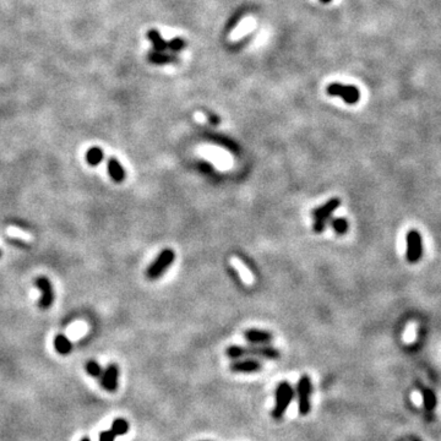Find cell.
Instances as JSON below:
<instances>
[{
	"label": "cell",
	"instance_id": "cell-4",
	"mask_svg": "<svg viewBox=\"0 0 441 441\" xmlns=\"http://www.w3.org/2000/svg\"><path fill=\"white\" fill-rule=\"evenodd\" d=\"M313 391V383L308 375H303L297 383L298 409L300 415H308L310 412V396Z\"/></svg>",
	"mask_w": 441,
	"mask_h": 441
},
{
	"label": "cell",
	"instance_id": "cell-9",
	"mask_svg": "<svg viewBox=\"0 0 441 441\" xmlns=\"http://www.w3.org/2000/svg\"><path fill=\"white\" fill-rule=\"evenodd\" d=\"M229 369L233 372H245V374H250V372H257L262 369V364L260 363L257 359L254 358H240V359L232 360V363L229 364Z\"/></svg>",
	"mask_w": 441,
	"mask_h": 441
},
{
	"label": "cell",
	"instance_id": "cell-24",
	"mask_svg": "<svg viewBox=\"0 0 441 441\" xmlns=\"http://www.w3.org/2000/svg\"><path fill=\"white\" fill-rule=\"evenodd\" d=\"M320 2L324 3V4H328V3H331V2H332V0H320Z\"/></svg>",
	"mask_w": 441,
	"mask_h": 441
},
{
	"label": "cell",
	"instance_id": "cell-19",
	"mask_svg": "<svg viewBox=\"0 0 441 441\" xmlns=\"http://www.w3.org/2000/svg\"><path fill=\"white\" fill-rule=\"evenodd\" d=\"M421 397H423L424 408L429 412L434 409L435 406H436V396H435V393L431 390H428V388H423L421 390Z\"/></svg>",
	"mask_w": 441,
	"mask_h": 441
},
{
	"label": "cell",
	"instance_id": "cell-16",
	"mask_svg": "<svg viewBox=\"0 0 441 441\" xmlns=\"http://www.w3.org/2000/svg\"><path fill=\"white\" fill-rule=\"evenodd\" d=\"M103 158H105V153H103L102 149L97 146H93L89 151L86 152V162L90 164V166L96 167L98 164L102 163Z\"/></svg>",
	"mask_w": 441,
	"mask_h": 441
},
{
	"label": "cell",
	"instance_id": "cell-2",
	"mask_svg": "<svg viewBox=\"0 0 441 441\" xmlns=\"http://www.w3.org/2000/svg\"><path fill=\"white\" fill-rule=\"evenodd\" d=\"M275 395L276 403L271 414H272V418L281 419L286 413V410L288 409L290 402L294 398L295 391L288 381H281L276 387Z\"/></svg>",
	"mask_w": 441,
	"mask_h": 441
},
{
	"label": "cell",
	"instance_id": "cell-17",
	"mask_svg": "<svg viewBox=\"0 0 441 441\" xmlns=\"http://www.w3.org/2000/svg\"><path fill=\"white\" fill-rule=\"evenodd\" d=\"M330 224H331V228L336 232V234L338 235H343L348 232L349 228V223L348 221L346 220L344 217H335V218H330Z\"/></svg>",
	"mask_w": 441,
	"mask_h": 441
},
{
	"label": "cell",
	"instance_id": "cell-25",
	"mask_svg": "<svg viewBox=\"0 0 441 441\" xmlns=\"http://www.w3.org/2000/svg\"><path fill=\"white\" fill-rule=\"evenodd\" d=\"M81 441H91V439L90 437H82Z\"/></svg>",
	"mask_w": 441,
	"mask_h": 441
},
{
	"label": "cell",
	"instance_id": "cell-3",
	"mask_svg": "<svg viewBox=\"0 0 441 441\" xmlns=\"http://www.w3.org/2000/svg\"><path fill=\"white\" fill-rule=\"evenodd\" d=\"M175 260V253L173 249H163L157 257L151 262L146 270V277L151 281L162 277V275L172 266Z\"/></svg>",
	"mask_w": 441,
	"mask_h": 441
},
{
	"label": "cell",
	"instance_id": "cell-7",
	"mask_svg": "<svg viewBox=\"0 0 441 441\" xmlns=\"http://www.w3.org/2000/svg\"><path fill=\"white\" fill-rule=\"evenodd\" d=\"M341 206V199L332 198L325 202L324 205H320L319 207L311 211V217L314 221H322L328 222L335 211Z\"/></svg>",
	"mask_w": 441,
	"mask_h": 441
},
{
	"label": "cell",
	"instance_id": "cell-12",
	"mask_svg": "<svg viewBox=\"0 0 441 441\" xmlns=\"http://www.w3.org/2000/svg\"><path fill=\"white\" fill-rule=\"evenodd\" d=\"M107 171H108V174L112 178V180L116 183H123L127 178L124 167L116 157L109 158L108 163H107Z\"/></svg>",
	"mask_w": 441,
	"mask_h": 441
},
{
	"label": "cell",
	"instance_id": "cell-8",
	"mask_svg": "<svg viewBox=\"0 0 441 441\" xmlns=\"http://www.w3.org/2000/svg\"><path fill=\"white\" fill-rule=\"evenodd\" d=\"M421 238L417 231L407 233V260L409 262H417L421 256Z\"/></svg>",
	"mask_w": 441,
	"mask_h": 441
},
{
	"label": "cell",
	"instance_id": "cell-21",
	"mask_svg": "<svg viewBox=\"0 0 441 441\" xmlns=\"http://www.w3.org/2000/svg\"><path fill=\"white\" fill-rule=\"evenodd\" d=\"M185 46L186 42L180 37H175L168 42V49L169 51L174 52V53H178V52L183 51V49L185 48Z\"/></svg>",
	"mask_w": 441,
	"mask_h": 441
},
{
	"label": "cell",
	"instance_id": "cell-15",
	"mask_svg": "<svg viewBox=\"0 0 441 441\" xmlns=\"http://www.w3.org/2000/svg\"><path fill=\"white\" fill-rule=\"evenodd\" d=\"M54 348L59 354L67 355L73 349V343L65 335H58L54 338Z\"/></svg>",
	"mask_w": 441,
	"mask_h": 441
},
{
	"label": "cell",
	"instance_id": "cell-11",
	"mask_svg": "<svg viewBox=\"0 0 441 441\" xmlns=\"http://www.w3.org/2000/svg\"><path fill=\"white\" fill-rule=\"evenodd\" d=\"M118 376H119V368L116 364H111V365L107 366V369L103 371L102 374V386L106 388L107 391H113L117 390L118 387Z\"/></svg>",
	"mask_w": 441,
	"mask_h": 441
},
{
	"label": "cell",
	"instance_id": "cell-22",
	"mask_svg": "<svg viewBox=\"0 0 441 441\" xmlns=\"http://www.w3.org/2000/svg\"><path fill=\"white\" fill-rule=\"evenodd\" d=\"M233 264H234V266L239 270L240 275H242V277L244 279H246V281H249V279H250V272H249L248 268L244 266L242 262L238 261V260H235V259H233Z\"/></svg>",
	"mask_w": 441,
	"mask_h": 441
},
{
	"label": "cell",
	"instance_id": "cell-5",
	"mask_svg": "<svg viewBox=\"0 0 441 441\" xmlns=\"http://www.w3.org/2000/svg\"><path fill=\"white\" fill-rule=\"evenodd\" d=\"M328 96H338L341 97L347 105H355L360 100V91L357 86L353 85H342L338 82L330 84L326 89Z\"/></svg>",
	"mask_w": 441,
	"mask_h": 441
},
{
	"label": "cell",
	"instance_id": "cell-6",
	"mask_svg": "<svg viewBox=\"0 0 441 441\" xmlns=\"http://www.w3.org/2000/svg\"><path fill=\"white\" fill-rule=\"evenodd\" d=\"M35 284L41 290V293H42L40 300H38V306L42 310H47L54 303V290L53 286H52V282L47 277H38L36 279Z\"/></svg>",
	"mask_w": 441,
	"mask_h": 441
},
{
	"label": "cell",
	"instance_id": "cell-13",
	"mask_svg": "<svg viewBox=\"0 0 441 441\" xmlns=\"http://www.w3.org/2000/svg\"><path fill=\"white\" fill-rule=\"evenodd\" d=\"M147 59L149 62L153 63V64L163 65V64H172V63H177L178 58L174 56H169L166 54L164 52H156L152 51L147 54Z\"/></svg>",
	"mask_w": 441,
	"mask_h": 441
},
{
	"label": "cell",
	"instance_id": "cell-20",
	"mask_svg": "<svg viewBox=\"0 0 441 441\" xmlns=\"http://www.w3.org/2000/svg\"><path fill=\"white\" fill-rule=\"evenodd\" d=\"M86 371L89 372L90 375H91V376H93V377H101L102 376V374H103V370H102V366L100 365V364L97 363V361L96 360H89L86 363Z\"/></svg>",
	"mask_w": 441,
	"mask_h": 441
},
{
	"label": "cell",
	"instance_id": "cell-10",
	"mask_svg": "<svg viewBox=\"0 0 441 441\" xmlns=\"http://www.w3.org/2000/svg\"><path fill=\"white\" fill-rule=\"evenodd\" d=\"M244 338L251 344H270L272 342V332L259 328H249L244 332Z\"/></svg>",
	"mask_w": 441,
	"mask_h": 441
},
{
	"label": "cell",
	"instance_id": "cell-23",
	"mask_svg": "<svg viewBox=\"0 0 441 441\" xmlns=\"http://www.w3.org/2000/svg\"><path fill=\"white\" fill-rule=\"evenodd\" d=\"M114 439H116V435L112 430H105L100 435V441H114Z\"/></svg>",
	"mask_w": 441,
	"mask_h": 441
},
{
	"label": "cell",
	"instance_id": "cell-27",
	"mask_svg": "<svg viewBox=\"0 0 441 441\" xmlns=\"http://www.w3.org/2000/svg\"><path fill=\"white\" fill-rule=\"evenodd\" d=\"M415 441H417V440H415Z\"/></svg>",
	"mask_w": 441,
	"mask_h": 441
},
{
	"label": "cell",
	"instance_id": "cell-18",
	"mask_svg": "<svg viewBox=\"0 0 441 441\" xmlns=\"http://www.w3.org/2000/svg\"><path fill=\"white\" fill-rule=\"evenodd\" d=\"M129 428H130V425H129V423L127 420H125V419L117 418L116 420L112 423L111 430L113 431V434L116 435V436H122V435L127 434V432L129 431Z\"/></svg>",
	"mask_w": 441,
	"mask_h": 441
},
{
	"label": "cell",
	"instance_id": "cell-1",
	"mask_svg": "<svg viewBox=\"0 0 441 441\" xmlns=\"http://www.w3.org/2000/svg\"><path fill=\"white\" fill-rule=\"evenodd\" d=\"M226 355L232 360L240 359V358H265V359H278L281 353L276 347L271 344H250L248 347L237 346L233 344L226 348Z\"/></svg>",
	"mask_w": 441,
	"mask_h": 441
},
{
	"label": "cell",
	"instance_id": "cell-14",
	"mask_svg": "<svg viewBox=\"0 0 441 441\" xmlns=\"http://www.w3.org/2000/svg\"><path fill=\"white\" fill-rule=\"evenodd\" d=\"M147 38L152 42L153 45V51L156 52H166L168 48V42L163 40L162 36L157 30H150L147 32Z\"/></svg>",
	"mask_w": 441,
	"mask_h": 441
},
{
	"label": "cell",
	"instance_id": "cell-26",
	"mask_svg": "<svg viewBox=\"0 0 441 441\" xmlns=\"http://www.w3.org/2000/svg\"><path fill=\"white\" fill-rule=\"evenodd\" d=\"M0 256H2V251H0Z\"/></svg>",
	"mask_w": 441,
	"mask_h": 441
}]
</instances>
